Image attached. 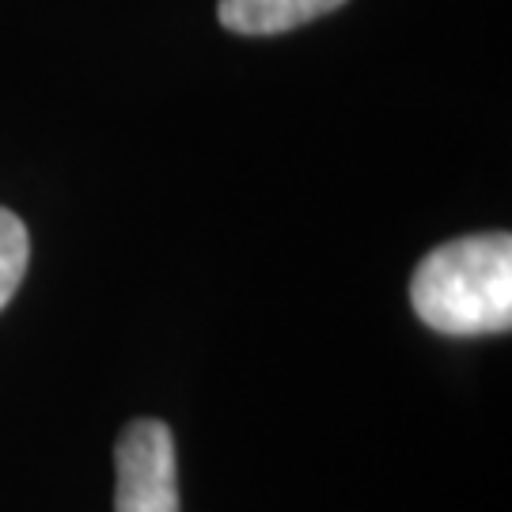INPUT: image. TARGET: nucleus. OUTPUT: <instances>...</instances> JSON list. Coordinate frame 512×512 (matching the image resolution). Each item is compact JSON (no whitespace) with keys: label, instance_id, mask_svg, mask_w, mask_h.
<instances>
[{"label":"nucleus","instance_id":"obj_1","mask_svg":"<svg viewBox=\"0 0 512 512\" xmlns=\"http://www.w3.org/2000/svg\"><path fill=\"white\" fill-rule=\"evenodd\" d=\"M410 304L440 334H505L512 327V239L463 236L421 258Z\"/></svg>","mask_w":512,"mask_h":512},{"label":"nucleus","instance_id":"obj_2","mask_svg":"<svg viewBox=\"0 0 512 512\" xmlns=\"http://www.w3.org/2000/svg\"><path fill=\"white\" fill-rule=\"evenodd\" d=\"M118 494L114 512H179V478H175V440L156 418L126 425L114 448Z\"/></svg>","mask_w":512,"mask_h":512},{"label":"nucleus","instance_id":"obj_3","mask_svg":"<svg viewBox=\"0 0 512 512\" xmlns=\"http://www.w3.org/2000/svg\"><path fill=\"white\" fill-rule=\"evenodd\" d=\"M342 4L346 0H220V23L236 35H281Z\"/></svg>","mask_w":512,"mask_h":512},{"label":"nucleus","instance_id":"obj_4","mask_svg":"<svg viewBox=\"0 0 512 512\" xmlns=\"http://www.w3.org/2000/svg\"><path fill=\"white\" fill-rule=\"evenodd\" d=\"M27 262H31V239L23 220L12 209H0V308L16 296Z\"/></svg>","mask_w":512,"mask_h":512}]
</instances>
